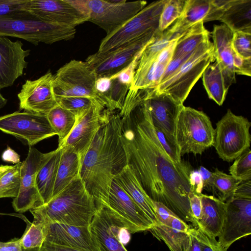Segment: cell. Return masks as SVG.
<instances>
[{"label":"cell","instance_id":"cell-34","mask_svg":"<svg viewBox=\"0 0 251 251\" xmlns=\"http://www.w3.org/2000/svg\"><path fill=\"white\" fill-rule=\"evenodd\" d=\"M213 173L211 187H215L220 193L218 199L226 202L232 198L236 188L242 181L217 168L215 169Z\"/></svg>","mask_w":251,"mask_h":251},{"label":"cell","instance_id":"cell-44","mask_svg":"<svg viewBox=\"0 0 251 251\" xmlns=\"http://www.w3.org/2000/svg\"><path fill=\"white\" fill-rule=\"evenodd\" d=\"M26 1L27 0H0V17L23 10Z\"/></svg>","mask_w":251,"mask_h":251},{"label":"cell","instance_id":"cell-18","mask_svg":"<svg viewBox=\"0 0 251 251\" xmlns=\"http://www.w3.org/2000/svg\"><path fill=\"white\" fill-rule=\"evenodd\" d=\"M152 125L162 131L171 142L176 144L175 129L176 119L183 104L168 94L150 89L145 100Z\"/></svg>","mask_w":251,"mask_h":251},{"label":"cell","instance_id":"cell-19","mask_svg":"<svg viewBox=\"0 0 251 251\" xmlns=\"http://www.w3.org/2000/svg\"><path fill=\"white\" fill-rule=\"evenodd\" d=\"M41 223L44 226L46 235L45 241L46 242L81 251H100L91 232L90 225L77 226L58 223Z\"/></svg>","mask_w":251,"mask_h":251},{"label":"cell","instance_id":"cell-7","mask_svg":"<svg viewBox=\"0 0 251 251\" xmlns=\"http://www.w3.org/2000/svg\"><path fill=\"white\" fill-rule=\"evenodd\" d=\"M214 60L213 45L209 40L202 43L173 75L158 84L155 90L168 94L183 104L205 68Z\"/></svg>","mask_w":251,"mask_h":251},{"label":"cell","instance_id":"cell-25","mask_svg":"<svg viewBox=\"0 0 251 251\" xmlns=\"http://www.w3.org/2000/svg\"><path fill=\"white\" fill-rule=\"evenodd\" d=\"M233 33H251V0H227L219 20Z\"/></svg>","mask_w":251,"mask_h":251},{"label":"cell","instance_id":"cell-20","mask_svg":"<svg viewBox=\"0 0 251 251\" xmlns=\"http://www.w3.org/2000/svg\"><path fill=\"white\" fill-rule=\"evenodd\" d=\"M104 108L96 99L93 104L76 122L61 147L71 148L82 158L90 147L103 119Z\"/></svg>","mask_w":251,"mask_h":251},{"label":"cell","instance_id":"cell-53","mask_svg":"<svg viewBox=\"0 0 251 251\" xmlns=\"http://www.w3.org/2000/svg\"><path fill=\"white\" fill-rule=\"evenodd\" d=\"M185 251H201L200 243L196 235L195 228H190L189 244Z\"/></svg>","mask_w":251,"mask_h":251},{"label":"cell","instance_id":"cell-5","mask_svg":"<svg viewBox=\"0 0 251 251\" xmlns=\"http://www.w3.org/2000/svg\"><path fill=\"white\" fill-rule=\"evenodd\" d=\"M215 137L209 117L203 112L183 106L178 115L175 140L180 156L192 153L201 154L213 146Z\"/></svg>","mask_w":251,"mask_h":251},{"label":"cell","instance_id":"cell-45","mask_svg":"<svg viewBox=\"0 0 251 251\" xmlns=\"http://www.w3.org/2000/svg\"><path fill=\"white\" fill-rule=\"evenodd\" d=\"M192 53L193 52L184 57H173L167 66L159 84L164 82L173 75L178 70L180 67L189 59Z\"/></svg>","mask_w":251,"mask_h":251},{"label":"cell","instance_id":"cell-10","mask_svg":"<svg viewBox=\"0 0 251 251\" xmlns=\"http://www.w3.org/2000/svg\"><path fill=\"white\" fill-rule=\"evenodd\" d=\"M97 75L85 61L73 59L60 67L54 75L53 92L56 97L95 99Z\"/></svg>","mask_w":251,"mask_h":251},{"label":"cell","instance_id":"cell-57","mask_svg":"<svg viewBox=\"0 0 251 251\" xmlns=\"http://www.w3.org/2000/svg\"><path fill=\"white\" fill-rule=\"evenodd\" d=\"M13 166L0 165V177L6 172L12 168Z\"/></svg>","mask_w":251,"mask_h":251},{"label":"cell","instance_id":"cell-6","mask_svg":"<svg viewBox=\"0 0 251 251\" xmlns=\"http://www.w3.org/2000/svg\"><path fill=\"white\" fill-rule=\"evenodd\" d=\"M68 1L87 19L109 34L133 17L146 4L138 0H75Z\"/></svg>","mask_w":251,"mask_h":251},{"label":"cell","instance_id":"cell-14","mask_svg":"<svg viewBox=\"0 0 251 251\" xmlns=\"http://www.w3.org/2000/svg\"><path fill=\"white\" fill-rule=\"evenodd\" d=\"M46 155V153H43L36 149L29 147L26 159L21 164L19 192L12 202L14 210L20 213L44 204L37 187L36 176Z\"/></svg>","mask_w":251,"mask_h":251},{"label":"cell","instance_id":"cell-41","mask_svg":"<svg viewBox=\"0 0 251 251\" xmlns=\"http://www.w3.org/2000/svg\"><path fill=\"white\" fill-rule=\"evenodd\" d=\"M154 129L159 143L171 159L179 166H185L186 165L181 161L177 145L171 142L162 131Z\"/></svg>","mask_w":251,"mask_h":251},{"label":"cell","instance_id":"cell-1","mask_svg":"<svg viewBox=\"0 0 251 251\" xmlns=\"http://www.w3.org/2000/svg\"><path fill=\"white\" fill-rule=\"evenodd\" d=\"M123 119L121 140L127 166L152 201L193 224L188 198L190 172L187 166L175 164L163 149L145 100Z\"/></svg>","mask_w":251,"mask_h":251},{"label":"cell","instance_id":"cell-30","mask_svg":"<svg viewBox=\"0 0 251 251\" xmlns=\"http://www.w3.org/2000/svg\"><path fill=\"white\" fill-rule=\"evenodd\" d=\"M209 35L203 21L199 22L177 39L173 57H184L192 53L202 43L209 40Z\"/></svg>","mask_w":251,"mask_h":251},{"label":"cell","instance_id":"cell-12","mask_svg":"<svg viewBox=\"0 0 251 251\" xmlns=\"http://www.w3.org/2000/svg\"><path fill=\"white\" fill-rule=\"evenodd\" d=\"M158 32L146 35L107 51H97L89 55L85 62L95 71L97 77L111 76L127 67Z\"/></svg>","mask_w":251,"mask_h":251},{"label":"cell","instance_id":"cell-50","mask_svg":"<svg viewBox=\"0 0 251 251\" xmlns=\"http://www.w3.org/2000/svg\"><path fill=\"white\" fill-rule=\"evenodd\" d=\"M232 197L251 199V179L241 181Z\"/></svg>","mask_w":251,"mask_h":251},{"label":"cell","instance_id":"cell-21","mask_svg":"<svg viewBox=\"0 0 251 251\" xmlns=\"http://www.w3.org/2000/svg\"><path fill=\"white\" fill-rule=\"evenodd\" d=\"M21 40L12 41L0 36V90L11 86L23 74L27 62L25 58L30 50H24Z\"/></svg>","mask_w":251,"mask_h":251},{"label":"cell","instance_id":"cell-37","mask_svg":"<svg viewBox=\"0 0 251 251\" xmlns=\"http://www.w3.org/2000/svg\"><path fill=\"white\" fill-rule=\"evenodd\" d=\"M186 0H167L161 11L158 25V32L165 31L182 14Z\"/></svg>","mask_w":251,"mask_h":251},{"label":"cell","instance_id":"cell-16","mask_svg":"<svg viewBox=\"0 0 251 251\" xmlns=\"http://www.w3.org/2000/svg\"><path fill=\"white\" fill-rule=\"evenodd\" d=\"M53 78L54 75L49 71L36 80H26L18 94L20 109L47 116L57 105Z\"/></svg>","mask_w":251,"mask_h":251},{"label":"cell","instance_id":"cell-32","mask_svg":"<svg viewBox=\"0 0 251 251\" xmlns=\"http://www.w3.org/2000/svg\"><path fill=\"white\" fill-rule=\"evenodd\" d=\"M47 119L58 137V146L61 147L70 134L76 122V116L58 104L47 115Z\"/></svg>","mask_w":251,"mask_h":251},{"label":"cell","instance_id":"cell-47","mask_svg":"<svg viewBox=\"0 0 251 251\" xmlns=\"http://www.w3.org/2000/svg\"><path fill=\"white\" fill-rule=\"evenodd\" d=\"M188 198L191 214L193 221V225L196 227L197 223L201 216L202 205L201 196L190 192Z\"/></svg>","mask_w":251,"mask_h":251},{"label":"cell","instance_id":"cell-26","mask_svg":"<svg viewBox=\"0 0 251 251\" xmlns=\"http://www.w3.org/2000/svg\"><path fill=\"white\" fill-rule=\"evenodd\" d=\"M114 179L151 220L153 225L157 224L153 201L147 195L129 168L126 165Z\"/></svg>","mask_w":251,"mask_h":251},{"label":"cell","instance_id":"cell-17","mask_svg":"<svg viewBox=\"0 0 251 251\" xmlns=\"http://www.w3.org/2000/svg\"><path fill=\"white\" fill-rule=\"evenodd\" d=\"M23 10L41 21L75 27L87 18L68 0H27Z\"/></svg>","mask_w":251,"mask_h":251},{"label":"cell","instance_id":"cell-42","mask_svg":"<svg viewBox=\"0 0 251 251\" xmlns=\"http://www.w3.org/2000/svg\"><path fill=\"white\" fill-rule=\"evenodd\" d=\"M142 52L138 54L127 67L112 76L122 84L130 87Z\"/></svg>","mask_w":251,"mask_h":251},{"label":"cell","instance_id":"cell-52","mask_svg":"<svg viewBox=\"0 0 251 251\" xmlns=\"http://www.w3.org/2000/svg\"><path fill=\"white\" fill-rule=\"evenodd\" d=\"M1 158L3 161L13 164L20 163V155L10 147H7L2 153Z\"/></svg>","mask_w":251,"mask_h":251},{"label":"cell","instance_id":"cell-36","mask_svg":"<svg viewBox=\"0 0 251 251\" xmlns=\"http://www.w3.org/2000/svg\"><path fill=\"white\" fill-rule=\"evenodd\" d=\"M26 228L20 238L23 249L40 248L45 240V232L43 225L33 219L32 223L27 221Z\"/></svg>","mask_w":251,"mask_h":251},{"label":"cell","instance_id":"cell-29","mask_svg":"<svg viewBox=\"0 0 251 251\" xmlns=\"http://www.w3.org/2000/svg\"><path fill=\"white\" fill-rule=\"evenodd\" d=\"M61 148L46 153L44 162L36 176V184L43 204L52 197L57 170L60 159Z\"/></svg>","mask_w":251,"mask_h":251},{"label":"cell","instance_id":"cell-24","mask_svg":"<svg viewBox=\"0 0 251 251\" xmlns=\"http://www.w3.org/2000/svg\"><path fill=\"white\" fill-rule=\"evenodd\" d=\"M202 212L195 228L211 238H216L221 232L226 213V202L213 196L201 195Z\"/></svg>","mask_w":251,"mask_h":251},{"label":"cell","instance_id":"cell-8","mask_svg":"<svg viewBox=\"0 0 251 251\" xmlns=\"http://www.w3.org/2000/svg\"><path fill=\"white\" fill-rule=\"evenodd\" d=\"M251 123L242 116L227 110L216 124L213 146L219 157L230 162L250 147Z\"/></svg>","mask_w":251,"mask_h":251},{"label":"cell","instance_id":"cell-11","mask_svg":"<svg viewBox=\"0 0 251 251\" xmlns=\"http://www.w3.org/2000/svg\"><path fill=\"white\" fill-rule=\"evenodd\" d=\"M103 207L119 226L130 233L150 230L153 226L151 220L114 179L108 202Z\"/></svg>","mask_w":251,"mask_h":251},{"label":"cell","instance_id":"cell-2","mask_svg":"<svg viewBox=\"0 0 251 251\" xmlns=\"http://www.w3.org/2000/svg\"><path fill=\"white\" fill-rule=\"evenodd\" d=\"M120 110L104 111L101 125L81 160L80 178L97 206H105L114 177L127 165Z\"/></svg>","mask_w":251,"mask_h":251},{"label":"cell","instance_id":"cell-31","mask_svg":"<svg viewBox=\"0 0 251 251\" xmlns=\"http://www.w3.org/2000/svg\"><path fill=\"white\" fill-rule=\"evenodd\" d=\"M202 81L209 98L219 105L224 103L228 90L226 89L220 65L210 64L202 74Z\"/></svg>","mask_w":251,"mask_h":251},{"label":"cell","instance_id":"cell-54","mask_svg":"<svg viewBox=\"0 0 251 251\" xmlns=\"http://www.w3.org/2000/svg\"><path fill=\"white\" fill-rule=\"evenodd\" d=\"M198 171L202 179L203 188L208 185L211 186L213 172H210L202 166L200 167Z\"/></svg>","mask_w":251,"mask_h":251},{"label":"cell","instance_id":"cell-28","mask_svg":"<svg viewBox=\"0 0 251 251\" xmlns=\"http://www.w3.org/2000/svg\"><path fill=\"white\" fill-rule=\"evenodd\" d=\"M210 6L211 0H186L181 15L168 31L174 38H178L199 22H203Z\"/></svg>","mask_w":251,"mask_h":251},{"label":"cell","instance_id":"cell-38","mask_svg":"<svg viewBox=\"0 0 251 251\" xmlns=\"http://www.w3.org/2000/svg\"><path fill=\"white\" fill-rule=\"evenodd\" d=\"M57 103L73 113L76 118L83 114L93 104L95 99L86 97H56Z\"/></svg>","mask_w":251,"mask_h":251},{"label":"cell","instance_id":"cell-4","mask_svg":"<svg viewBox=\"0 0 251 251\" xmlns=\"http://www.w3.org/2000/svg\"><path fill=\"white\" fill-rule=\"evenodd\" d=\"M75 34V27L43 22L24 10L0 17V36L23 39L34 45L69 40Z\"/></svg>","mask_w":251,"mask_h":251},{"label":"cell","instance_id":"cell-27","mask_svg":"<svg viewBox=\"0 0 251 251\" xmlns=\"http://www.w3.org/2000/svg\"><path fill=\"white\" fill-rule=\"evenodd\" d=\"M58 148H61V156L52 198L74 180L80 177V156L69 147Z\"/></svg>","mask_w":251,"mask_h":251},{"label":"cell","instance_id":"cell-13","mask_svg":"<svg viewBox=\"0 0 251 251\" xmlns=\"http://www.w3.org/2000/svg\"><path fill=\"white\" fill-rule=\"evenodd\" d=\"M0 130L24 141L29 147L56 135L46 115L27 111L0 117Z\"/></svg>","mask_w":251,"mask_h":251},{"label":"cell","instance_id":"cell-48","mask_svg":"<svg viewBox=\"0 0 251 251\" xmlns=\"http://www.w3.org/2000/svg\"><path fill=\"white\" fill-rule=\"evenodd\" d=\"M233 66L235 73L251 76V59H243L235 53L233 58Z\"/></svg>","mask_w":251,"mask_h":251},{"label":"cell","instance_id":"cell-9","mask_svg":"<svg viewBox=\"0 0 251 251\" xmlns=\"http://www.w3.org/2000/svg\"><path fill=\"white\" fill-rule=\"evenodd\" d=\"M167 0L154 1L111 32L100 42L98 51L105 52L146 35L158 32L159 21Z\"/></svg>","mask_w":251,"mask_h":251},{"label":"cell","instance_id":"cell-33","mask_svg":"<svg viewBox=\"0 0 251 251\" xmlns=\"http://www.w3.org/2000/svg\"><path fill=\"white\" fill-rule=\"evenodd\" d=\"M156 238L163 241L171 251H185L190 241V231L185 232L159 223L150 229Z\"/></svg>","mask_w":251,"mask_h":251},{"label":"cell","instance_id":"cell-49","mask_svg":"<svg viewBox=\"0 0 251 251\" xmlns=\"http://www.w3.org/2000/svg\"><path fill=\"white\" fill-rule=\"evenodd\" d=\"M189 179L191 188L190 192L195 195L201 196L203 186L199 171L195 170L190 172Z\"/></svg>","mask_w":251,"mask_h":251},{"label":"cell","instance_id":"cell-59","mask_svg":"<svg viewBox=\"0 0 251 251\" xmlns=\"http://www.w3.org/2000/svg\"><path fill=\"white\" fill-rule=\"evenodd\" d=\"M39 250H40V248H34V249H27V250L23 249V251H39Z\"/></svg>","mask_w":251,"mask_h":251},{"label":"cell","instance_id":"cell-15","mask_svg":"<svg viewBox=\"0 0 251 251\" xmlns=\"http://www.w3.org/2000/svg\"><path fill=\"white\" fill-rule=\"evenodd\" d=\"M226 213L218 241L226 249L251 234V199L232 197L226 201Z\"/></svg>","mask_w":251,"mask_h":251},{"label":"cell","instance_id":"cell-51","mask_svg":"<svg viewBox=\"0 0 251 251\" xmlns=\"http://www.w3.org/2000/svg\"><path fill=\"white\" fill-rule=\"evenodd\" d=\"M0 251H23L20 238H14L6 242L0 241Z\"/></svg>","mask_w":251,"mask_h":251},{"label":"cell","instance_id":"cell-3","mask_svg":"<svg viewBox=\"0 0 251 251\" xmlns=\"http://www.w3.org/2000/svg\"><path fill=\"white\" fill-rule=\"evenodd\" d=\"M97 210L96 203L78 178L46 204L30 210L33 219L43 223L89 226Z\"/></svg>","mask_w":251,"mask_h":251},{"label":"cell","instance_id":"cell-22","mask_svg":"<svg viewBox=\"0 0 251 251\" xmlns=\"http://www.w3.org/2000/svg\"><path fill=\"white\" fill-rule=\"evenodd\" d=\"M120 227L105 207H97L90 228L100 251H127L118 237Z\"/></svg>","mask_w":251,"mask_h":251},{"label":"cell","instance_id":"cell-39","mask_svg":"<svg viewBox=\"0 0 251 251\" xmlns=\"http://www.w3.org/2000/svg\"><path fill=\"white\" fill-rule=\"evenodd\" d=\"M232 176L242 181L251 179V151L250 148L235 159L229 167Z\"/></svg>","mask_w":251,"mask_h":251},{"label":"cell","instance_id":"cell-40","mask_svg":"<svg viewBox=\"0 0 251 251\" xmlns=\"http://www.w3.org/2000/svg\"><path fill=\"white\" fill-rule=\"evenodd\" d=\"M251 33L237 31L233 33L231 47L234 52L240 57L251 59Z\"/></svg>","mask_w":251,"mask_h":251},{"label":"cell","instance_id":"cell-56","mask_svg":"<svg viewBox=\"0 0 251 251\" xmlns=\"http://www.w3.org/2000/svg\"><path fill=\"white\" fill-rule=\"evenodd\" d=\"M130 233L126 228L120 227L118 232V237L124 245L127 243L130 239Z\"/></svg>","mask_w":251,"mask_h":251},{"label":"cell","instance_id":"cell-60","mask_svg":"<svg viewBox=\"0 0 251 251\" xmlns=\"http://www.w3.org/2000/svg\"><path fill=\"white\" fill-rule=\"evenodd\" d=\"M40 251H42V250H41L40 249Z\"/></svg>","mask_w":251,"mask_h":251},{"label":"cell","instance_id":"cell-46","mask_svg":"<svg viewBox=\"0 0 251 251\" xmlns=\"http://www.w3.org/2000/svg\"><path fill=\"white\" fill-rule=\"evenodd\" d=\"M153 204L158 223L168 226L172 218L176 215L162 203L153 201Z\"/></svg>","mask_w":251,"mask_h":251},{"label":"cell","instance_id":"cell-55","mask_svg":"<svg viewBox=\"0 0 251 251\" xmlns=\"http://www.w3.org/2000/svg\"><path fill=\"white\" fill-rule=\"evenodd\" d=\"M40 249L43 251H81L76 249L55 246L45 241L44 242Z\"/></svg>","mask_w":251,"mask_h":251},{"label":"cell","instance_id":"cell-61","mask_svg":"<svg viewBox=\"0 0 251 251\" xmlns=\"http://www.w3.org/2000/svg\"><path fill=\"white\" fill-rule=\"evenodd\" d=\"M39 251H40V250H39Z\"/></svg>","mask_w":251,"mask_h":251},{"label":"cell","instance_id":"cell-43","mask_svg":"<svg viewBox=\"0 0 251 251\" xmlns=\"http://www.w3.org/2000/svg\"><path fill=\"white\" fill-rule=\"evenodd\" d=\"M195 229L201 251H227V250L223 248L216 238H209L199 229Z\"/></svg>","mask_w":251,"mask_h":251},{"label":"cell","instance_id":"cell-58","mask_svg":"<svg viewBox=\"0 0 251 251\" xmlns=\"http://www.w3.org/2000/svg\"><path fill=\"white\" fill-rule=\"evenodd\" d=\"M7 102V100L5 99L0 93V109L4 107Z\"/></svg>","mask_w":251,"mask_h":251},{"label":"cell","instance_id":"cell-23","mask_svg":"<svg viewBox=\"0 0 251 251\" xmlns=\"http://www.w3.org/2000/svg\"><path fill=\"white\" fill-rule=\"evenodd\" d=\"M233 33L225 25H216L212 31L214 56L220 65L226 89L235 82L233 66L235 52L231 47Z\"/></svg>","mask_w":251,"mask_h":251},{"label":"cell","instance_id":"cell-35","mask_svg":"<svg viewBox=\"0 0 251 251\" xmlns=\"http://www.w3.org/2000/svg\"><path fill=\"white\" fill-rule=\"evenodd\" d=\"M21 164L13 166L0 177V198H14L17 196L21 183Z\"/></svg>","mask_w":251,"mask_h":251}]
</instances>
